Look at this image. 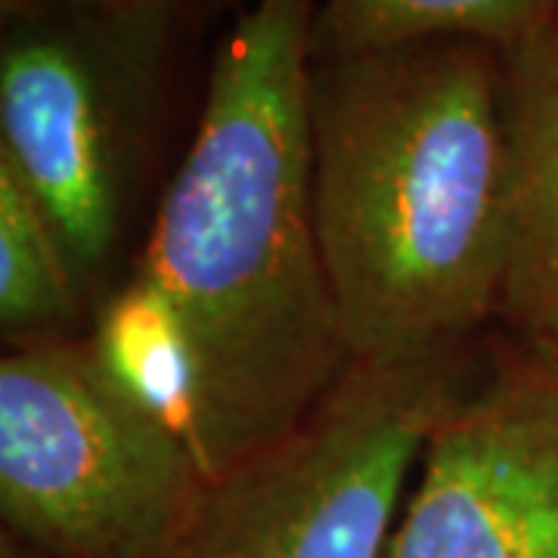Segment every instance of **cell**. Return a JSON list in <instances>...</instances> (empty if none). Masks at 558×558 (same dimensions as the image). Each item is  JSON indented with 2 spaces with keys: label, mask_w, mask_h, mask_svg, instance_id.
Returning a JSON list of instances; mask_svg holds the SVG:
<instances>
[{
  "label": "cell",
  "mask_w": 558,
  "mask_h": 558,
  "mask_svg": "<svg viewBox=\"0 0 558 558\" xmlns=\"http://www.w3.org/2000/svg\"><path fill=\"white\" fill-rule=\"evenodd\" d=\"M388 558H558V360L487 341L425 438Z\"/></svg>",
  "instance_id": "8992f818"
},
{
  "label": "cell",
  "mask_w": 558,
  "mask_h": 558,
  "mask_svg": "<svg viewBox=\"0 0 558 558\" xmlns=\"http://www.w3.org/2000/svg\"><path fill=\"white\" fill-rule=\"evenodd\" d=\"M94 304L50 218L0 161V332L7 348L87 336Z\"/></svg>",
  "instance_id": "ba28073f"
},
{
  "label": "cell",
  "mask_w": 558,
  "mask_h": 558,
  "mask_svg": "<svg viewBox=\"0 0 558 558\" xmlns=\"http://www.w3.org/2000/svg\"><path fill=\"white\" fill-rule=\"evenodd\" d=\"M484 351L351 360L292 435L205 484L156 558H388L425 438Z\"/></svg>",
  "instance_id": "277c9868"
},
{
  "label": "cell",
  "mask_w": 558,
  "mask_h": 558,
  "mask_svg": "<svg viewBox=\"0 0 558 558\" xmlns=\"http://www.w3.org/2000/svg\"><path fill=\"white\" fill-rule=\"evenodd\" d=\"M40 0H3V13H16L25 7H35ZM84 10H100V13H119V16H168L174 13L180 0H60Z\"/></svg>",
  "instance_id": "30bf717a"
},
{
  "label": "cell",
  "mask_w": 558,
  "mask_h": 558,
  "mask_svg": "<svg viewBox=\"0 0 558 558\" xmlns=\"http://www.w3.org/2000/svg\"><path fill=\"white\" fill-rule=\"evenodd\" d=\"M311 183L351 360L478 341L509 252L502 50L418 40L314 60Z\"/></svg>",
  "instance_id": "7a4b0ae2"
},
{
  "label": "cell",
  "mask_w": 558,
  "mask_h": 558,
  "mask_svg": "<svg viewBox=\"0 0 558 558\" xmlns=\"http://www.w3.org/2000/svg\"><path fill=\"white\" fill-rule=\"evenodd\" d=\"M190 444L84 336L0 357L3 558H156L205 490Z\"/></svg>",
  "instance_id": "5b68a950"
},
{
  "label": "cell",
  "mask_w": 558,
  "mask_h": 558,
  "mask_svg": "<svg viewBox=\"0 0 558 558\" xmlns=\"http://www.w3.org/2000/svg\"><path fill=\"white\" fill-rule=\"evenodd\" d=\"M556 10L558 0H319L311 57H357L418 40H481L509 50Z\"/></svg>",
  "instance_id": "9c48e42d"
},
{
  "label": "cell",
  "mask_w": 558,
  "mask_h": 558,
  "mask_svg": "<svg viewBox=\"0 0 558 558\" xmlns=\"http://www.w3.org/2000/svg\"><path fill=\"white\" fill-rule=\"evenodd\" d=\"M3 16L0 161L38 199L97 311L134 260L171 20L60 0Z\"/></svg>",
  "instance_id": "3957f363"
},
{
  "label": "cell",
  "mask_w": 558,
  "mask_h": 558,
  "mask_svg": "<svg viewBox=\"0 0 558 558\" xmlns=\"http://www.w3.org/2000/svg\"><path fill=\"white\" fill-rule=\"evenodd\" d=\"M509 124V252L502 336L558 360V10L502 50Z\"/></svg>",
  "instance_id": "52a82bcc"
},
{
  "label": "cell",
  "mask_w": 558,
  "mask_h": 558,
  "mask_svg": "<svg viewBox=\"0 0 558 558\" xmlns=\"http://www.w3.org/2000/svg\"><path fill=\"white\" fill-rule=\"evenodd\" d=\"M314 10L252 0L223 35L128 270L190 357V447L208 481L292 435L351 366L314 215Z\"/></svg>",
  "instance_id": "6da1fadb"
}]
</instances>
